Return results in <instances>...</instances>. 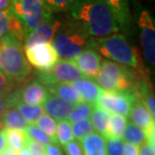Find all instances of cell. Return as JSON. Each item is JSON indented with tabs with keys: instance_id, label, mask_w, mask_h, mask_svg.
I'll return each mask as SVG.
<instances>
[{
	"instance_id": "e575fe53",
	"label": "cell",
	"mask_w": 155,
	"mask_h": 155,
	"mask_svg": "<svg viewBox=\"0 0 155 155\" xmlns=\"http://www.w3.org/2000/svg\"><path fill=\"white\" fill-rule=\"evenodd\" d=\"M64 148L67 155H84L82 144L78 140L70 141L69 143L64 145Z\"/></svg>"
},
{
	"instance_id": "83f0119b",
	"label": "cell",
	"mask_w": 155,
	"mask_h": 155,
	"mask_svg": "<svg viewBox=\"0 0 155 155\" xmlns=\"http://www.w3.org/2000/svg\"><path fill=\"white\" fill-rule=\"evenodd\" d=\"M71 128H72L73 137L78 141H82L83 139H85L89 135L94 133V128H93L91 121L89 119H84L74 122Z\"/></svg>"
},
{
	"instance_id": "7402d4cb",
	"label": "cell",
	"mask_w": 155,
	"mask_h": 155,
	"mask_svg": "<svg viewBox=\"0 0 155 155\" xmlns=\"http://www.w3.org/2000/svg\"><path fill=\"white\" fill-rule=\"evenodd\" d=\"M84 155H106L105 139L99 134L89 135L82 140Z\"/></svg>"
},
{
	"instance_id": "5bb4252c",
	"label": "cell",
	"mask_w": 155,
	"mask_h": 155,
	"mask_svg": "<svg viewBox=\"0 0 155 155\" xmlns=\"http://www.w3.org/2000/svg\"><path fill=\"white\" fill-rule=\"evenodd\" d=\"M5 35H10L21 43L25 39L22 24L13 14L11 8L0 11V38Z\"/></svg>"
},
{
	"instance_id": "60d3db41",
	"label": "cell",
	"mask_w": 155,
	"mask_h": 155,
	"mask_svg": "<svg viewBox=\"0 0 155 155\" xmlns=\"http://www.w3.org/2000/svg\"><path fill=\"white\" fill-rule=\"evenodd\" d=\"M12 1L13 0H0V11L10 9L12 5Z\"/></svg>"
},
{
	"instance_id": "ee69618b",
	"label": "cell",
	"mask_w": 155,
	"mask_h": 155,
	"mask_svg": "<svg viewBox=\"0 0 155 155\" xmlns=\"http://www.w3.org/2000/svg\"><path fill=\"white\" fill-rule=\"evenodd\" d=\"M18 155H30V152H29L28 148H27L26 146L23 147L22 149H21L19 152H18Z\"/></svg>"
},
{
	"instance_id": "2e32d148",
	"label": "cell",
	"mask_w": 155,
	"mask_h": 155,
	"mask_svg": "<svg viewBox=\"0 0 155 155\" xmlns=\"http://www.w3.org/2000/svg\"><path fill=\"white\" fill-rule=\"evenodd\" d=\"M42 107L43 111H45L49 117L58 121L67 120L74 108L73 104L54 95L48 96V98L43 102Z\"/></svg>"
},
{
	"instance_id": "f1b7e54d",
	"label": "cell",
	"mask_w": 155,
	"mask_h": 155,
	"mask_svg": "<svg viewBox=\"0 0 155 155\" xmlns=\"http://www.w3.org/2000/svg\"><path fill=\"white\" fill-rule=\"evenodd\" d=\"M94 109V106L92 104L85 103V102H81L74 106L72 112L70 113L69 117H68V121L70 123L77 122V121L88 119L91 117V114Z\"/></svg>"
},
{
	"instance_id": "f546056e",
	"label": "cell",
	"mask_w": 155,
	"mask_h": 155,
	"mask_svg": "<svg viewBox=\"0 0 155 155\" xmlns=\"http://www.w3.org/2000/svg\"><path fill=\"white\" fill-rule=\"evenodd\" d=\"M74 139L71 123L68 120H61L57 125V140L61 145H66Z\"/></svg>"
},
{
	"instance_id": "30bf717a",
	"label": "cell",
	"mask_w": 155,
	"mask_h": 155,
	"mask_svg": "<svg viewBox=\"0 0 155 155\" xmlns=\"http://www.w3.org/2000/svg\"><path fill=\"white\" fill-rule=\"evenodd\" d=\"M140 41L144 57L150 66L155 64V22L151 13L146 9L141 10L138 17Z\"/></svg>"
},
{
	"instance_id": "74e56055",
	"label": "cell",
	"mask_w": 155,
	"mask_h": 155,
	"mask_svg": "<svg viewBox=\"0 0 155 155\" xmlns=\"http://www.w3.org/2000/svg\"><path fill=\"white\" fill-rule=\"evenodd\" d=\"M123 155H139L138 146L126 142L125 144H123Z\"/></svg>"
},
{
	"instance_id": "d590c367",
	"label": "cell",
	"mask_w": 155,
	"mask_h": 155,
	"mask_svg": "<svg viewBox=\"0 0 155 155\" xmlns=\"http://www.w3.org/2000/svg\"><path fill=\"white\" fill-rule=\"evenodd\" d=\"M26 147L28 148L30 155H45V146H42L38 142L32 140L30 138H28V140L26 142Z\"/></svg>"
},
{
	"instance_id": "603a6c76",
	"label": "cell",
	"mask_w": 155,
	"mask_h": 155,
	"mask_svg": "<svg viewBox=\"0 0 155 155\" xmlns=\"http://www.w3.org/2000/svg\"><path fill=\"white\" fill-rule=\"evenodd\" d=\"M110 117L111 114L100 107H94L91 114V123L93 125V128L98 132L99 135H103V137L106 136Z\"/></svg>"
},
{
	"instance_id": "5b68a950",
	"label": "cell",
	"mask_w": 155,
	"mask_h": 155,
	"mask_svg": "<svg viewBox=\"0 0 155 155\" xmlns=\"http://www.w3.org/2000/svg\"><path fill=\"white\" fill-rule=\"evenodd\" d=\"M95 80L104 91L127 92L134 89L137 78L134 71L128 67L112 61H103Z\"/></svg>"
},
{
	"instance_id": "cb8c5ba5",
	"label": "cell",
	"mask_w": 155,
	"mask_h": 155,
	"mask_svg": "<svg viewBox=\"0 0 155 155\" xmlns=\"http://www.w3.org/2000/svg\"><path fill=\"white\" fill-rule=\"evenodd\" d=\"M122 139L124 142L137 145V146L142 145L146 141L144 131L141 128H139L138 126H136L132 121H127Z\"/></svg>"
},
{
	"instance_id": "d6a6232c",
	"label": "cell",
	"mask_w": 155,
	"mask_h": 155,
	"mask_svg": "<svg viewBox=\"0 0 155 155\" xmlns=\"http://www.w3.org/2000/svg\"><path fill=\"white\" fill-rule=\"evenodd\" d=\"M106 155H123V141L121 139L104 138Z\"/></svg>"
},
{
	"instance_id": "484cf974",
	"label": "cell",
	"mask_w": 155,
	"mask_h": 155,
	"mask_svg": "<svg viewBox=\"0 0 155 155\" xmlns=\"http://www.w3.org/2000/svg\"><path fill=\"white\" fill-rule=\"evenodd\" d=\"M126 123H127L126 117H123L121 115H115V114L111 115L109 124H108L106 136L104 138H115V139L122 138Z\"/></svg>"
},
{
	"instance_id": "d4e9b609",
	"label": "cell",
	"mask_w": 155,
	"mask_h": 155,
	"mask_svg": "<svg viewBox=\"0 0 155 155\" xmlns=\"http://www.w3.org/2000/svg\"><path fill=\"white\" fill-rule=\"evenodd\" d=\"M13 107L16 108V110L24 118V120L28 123V125H33L35 121L45 112L40 106H31V105H27L21 101L15 102Z\"/></svg>"
},
{
	"instance_id": "277c9868",
	"label": "cell",
	"mask_w": 155,
	"mask_h": 155,
	"mask_svg": "<svg viewBox=\"0 0 155 155\" xmlns=\"http://www.w3.org/2000/svg\"><path fill=\"white\" fill-rule=\"evenodd\" d=\"M92 38L83 27L68 18L63 20L61 27L54 35L51 45L63 60L74 61L81 52L90 48Z\"/></svg>"
},
{
	"instance_id": "836d02e7",
	"label": "cell",
	"mask_w": 155,
	"mask_h": 155,
	"mask_svg": "<svg viewBox=\"0 0 155 155\" xmlns=\"http://www.w3.org/2000/svg\"><path fill=\"white\" fill-rule=\"evenodd\" d=\"M15 90V83L0 71V97L6 98Z\"/></svg>"
},
{
	"instance_id": "4316f807",
	"label": "cell",
	"mask_w": 155,
	"mask_h": 155,
	"mask_svg": "<svg viewBox=\"0 0 155 155\" xmlns=\"http://www.w3.org/2000/svg\"><path fill=\"white\" fill-rule=\"evenodd\" d=\"M36 126L40 130H42L49 138L51 139L54 143H58L57 140V122L48 115H42L40 116L38 120L35 121Z\"/></svg>"
},
{
	"instance_id": "1f68e13d",
	"label": "cell",
	"mask_w": 155,
	"mask_h": 155,
	"mask_svg": "<svg viewBox=\"0 0 155 155\" xmlns=\"http://www.w3.org/2000/svg\"><path fill=\"white\" fill-rule=\"evenodd\" d=\"M51 13H60L68 11L75 0H42Z\"/></svg>"
},
{
	"instance_id": "7bdbcfd3",
	"label": "cell",
	"mask_w": 155,
	"mask_h": 155,
	"mask_svg": "<svg viewBox=\"0 0 155 155\" xmlns=\"http://www.w3.org/2000/svg\"><path fill=\"white\" fill-rule=\"evenodd\" d=\"M0 155H18V153L15 152V151L13 149H11V148L6 147L5 149L0 153Z\"/></svg>"
},
{
	"instance_id": "44dd1931",
	"label": "cell",
	"mask_w": 155,
	"mask_h": 155,
	"mask_svg": "<svg viewBox=\"0 0 155 155\" xmlns=\"http://www.w3.org/2000/svg\"><path fill=\"white\" fill-rule=\"evenodd\" d=\"M2 125L4 128L9 129H17L24 131L27 127L28 123L24 120L21 114L14 107H7L2 115Z\"/></svg>"
},
{
	"instance_id": "52a82bcc",
	"label": "cell",
	"mask_w": 155,
	"mask_h": 155,
	"mask_svg": "<svg viewBox=\"0 0 155 155\" xmlns=\"http://www.w3.org/2000/svg\"><path fill=\"white\" fill-rule=\"evenodd\" d=\"M35 78V81L48 88L57 83L72 84L75 81L86 77L78 69L74 61L58 60L54 68L48 72H36Z\"/></svg>"
},
{
	"instance_id": "ab89813d",
	"label": "cell",
	"mask_w": 155,
	"mask_h": 155,
	"mask_svg": "<svg viewBox=\"0 0 155 155\" xmlns=\"http://www.w3.org/2000/svg\"><path fill=\"white\" fill-rule=\"evenodd\" d=\"M8 107V103H7V99L6 98H1L0 97V130H3L4 127L2 125V115H3V112L5 111L6 108Z\"/></svg>"
},
{
	"instance_id": "9a60e30c",
	"label": "cell",
	"mask_w": 155,
	"mask_h": 155,
	"mask_svg": "<svg viewBox=\"0 0 155 155\" xmlns=\"http://www.w3.org/2000/svg\"><path fill=\"white\" fill-rule=\"evenodd\" d=\"M17 95L19 101L23 103L31 106H39L48 98V92L45 86L35 80L17 90Z\"/></svg>"
},
{
	"instance_id": "8fae6325",
	"label": "cell",
	"mask_w": 155,
	"mask_h": 155,
	"mask_svg": "<svg viewBox=\"0 0 155 155\" xmlns=\"http://www.w3.org/2000/svg\"><path fill=\"white\" fill-rule=\"evenodd\" d=\"M63 20L60 18L51 16L48 20L42 22L40 25L35 27L31 32H29L24 39V48H29L39 43L51 42L55 32L61 25Z\"/></svg>"
},
{
	"instance_id": "4dcf8cb0",
	"label": "cell",
	"mask_w": 155,
	"mask_h": 155,
	"mask_svg": "<svg viewBox=\"0 0 155 155\" xmlns=\"http://www.w3.org/2000/svg\"><path fill=\"white\" fill-rule=\"evenodd\" d=\"M25 130H26L25 132H26L27 136H28L30 139L38 142V143L41 144L42 146H46V145L49 143H54L51 139L49 138L42 130H40L38 126L28 125V127H27Z\"/></svg>"
},
{
	"instance_id": "4fadbf2b",
	"label": "cell",
	"mask_w": 155,
	"mask_h": 155,
	"mask_svg": "<svg viewBox=\"0 0 155 155\" xmlns=\"http://www.w3.org/2000/svg\"><path fill=\"white\" fill-rule=\"evenodd\" d=\"M74 63L82 74L89 79H95L100 71L102 60L95 49L87 48L74 60Z\"/></svg>"
},
{
	"instance_id": "7a4b0ae2",
	"label": "cell",
	"mask_w": 155,
	"mask_h": 155,
	"mask_svg": "<svg viewBox=\"0 0 155 155\" xmlns=\"http://www.w3.org/2000/svg\"><path fill=\"white\" fill-rule=\"evenodd\" d=\"M90 48L112 61L130 68L135 72L137 80H149V73L142 63L140 54L137 48L130 45L124 35L114 33L104 38H93Z\"/></svg>"
},
{
	"instance_id": "3957f363",
	"label": "cell",
	"mask_w": 155,
	"mask_h": 155,
	"mask_svg": "<svg viewBox=\"0 0 155 155\" xmlns=\"http://www.w3.org/2000/svg\"><path fill=\"white\" fill-rule=\"evenodd\" d=\"M0 71L18 84L27 82L31 75L22 43L10 35L0 38Z\"/></svg>"
},
{
	"instance_id": "ffe728a7",
	"label": "cell",
	"mask_w": 155,
	"mask_h": 155,
	"mask_svg": "<svg viewBox=\"0 0 155 155\" xmlns=\"http://www.w3.org/2000/svg\"><path fill=\"white\" fill-rule=\"evenodd\" d=\"M3 134H4L6 146L13 149L17 153L23 147L26 146V142L29 138L25 131L17 129L4 128L3 129Z\"/></svg>"
},
{
	"instance_id": "ac0fdd59",
	"label": "cell",
	"mask_w": 155,
	"mask_h": 155,
	"mask_svg": "<svg viewBox=\"0 0 155 155\" xmlns=\"http://www.w3.org/2000/svg\"><path fill=\"white\" fill-rule=\"evenodd\" d=\"M130 118H131L132 122L138 126L142 130H146L149 128L151 125H153L154 119L151 117L150 113L148 112L147 108L145 107L143 102L139 99L136 98L133 102L131 111H130Z\"/></svg>"
},
{
	"instance_id": "b9f144b4",
	"label": "cell",
	"mask_w": 155,
	"mask_h": 155,
	"mask_svg": "<svg viewBox=\"0 0 155 155\" xmlns=\"http://www.w3.org/2000/svg\"><path fill=\"white\" fill-rule=\"evenodd\" d=\"M6 142L4 138V134H3V130H0V153L5 149Z\"/></svg>"
},
{
	"instance_id": "e0dca14e",
	"label": "cell",
	"mask_w": 155,
	"mask_h": 155,
	"mask_svg": "<svg viewBox=\"0 0 155 155\" xmlns=\"http://www.w3.org/2000/svg\"><path fill=\"white\" fill-rule=\"evenodd\" d=\"M72 86L80 94L83 102L92 105L97 102V99L102 91L96 82L89 78H83V79L75 81L72 83Z\"/></svg>"
},
{
	"instance_id": "6da1fadb",
	"label": "cell",
	"mask_w": 155,
	"mask_h": 155,
	"mask_svg": "<svg viewBox=\"0 0 155 155\" xmlns=\"http://www.w3.org/2000/svg\"><path fill=\"white\" fill-rule=\"evenodd\" d=\"M69 18L92 38H104L120 31L112 13L102 0H75Z\"/></svg>"
},
{
	"instance_id": "f35d334b",
	"label": "cell",
	"mask_w": 155,
	"mask_h": 155,
	"mask_svg": "<svg viewBox=\"0 0 155 155\" xmlns=\"http://www.w3.org/2000/svg\"><path fill=\"white\" fill-rule=\"evenodd\" d=\"M139 155H155V147L151 146L145 141L143 144L140 145Z\"/></svg>"
},
{
	"instance_id": "9c48e42d",
	"label": "cell",
	"mask_w": 155,
	"mask_h": 155,
	"mask_svg": "<svg viewBox=\"0 0 155 155\" xmlns=\"http://www.w3.org/2000/svg\"><path fill=\"white\" fill-rule=\"evenodd\" d=\"M24 49L28 64L38 72H48L58 61V55L51 42L39 43Z\"/></svg>"
},
{
	"instance_id": "7c38bea8",
	"label": "cell",
	"mask_w": 155,
	"mask_h": 155,
	"mask_svg": "<svg viewBox=\"0 0 155 155\" xmlns=\"http://www.w3.org/2000/svg\"><path fill=\"white\" fill-rule=\"evenodd\" d=\"M113 15L120 30L128 31L132 24L130 0H102Z\"/></svg>"
},
{
	"instance_id": "ba28073f",
	"label": "cell",
	"mask_w": 155,
	"mask_h": 155,
	"mask_svg": "<svg viewBox=\"0 0 155 155\" xmlns=\"http://www.w3.org/2000/svg\"><path fill=\"white\" fill-rule=\"evenodd\" d=\"M136 99L134 90L127 92L104 91L102 90L97 99L98 107L108 111L109 113L129 117L133 102Z\"/></svg>"
},
{
	"instance_id": "d6986e66",
	"label": "cell",
	"mask_w": 155,
	"mask_h": 155,
	"mask_svg": "<svg viewBox=\"0 0 155 155\" xmlns=\"http://www.w3.org/2000/svg\"><path fill=\"white\" fill-rule=\"evenodd\" d=\"M48 92L51 95H54L55 97H58L63 100L69 102L71 104L81 103L82 98L77 90L72 86V84L68 83H57L54 85L48 87Z\"/></svg>"
},
{
	"instance_id": "8992f818",
	"label": "cell",
	"mask_w": 155,
	"mask_h": 155,
	"mask_svg": "<svg viewBox=\"0 0 155 155\" xmlns=\"http://www.w3.org/2000/svg\"><path fill=\"white\" fill-rule=\"evenodd\" d=\"M11 10L22 24L25 38L35 27L52 16L42 0H13Z\"/></svg>"
},
{
	"instance_id": "8d00e7d4",
	"label": "cell",
	"mask_w": 155,
	"mask_h": 155,
	"mask_svg": "<svg viewBox=\"0 0 155 155\" xmlns=\"http://www.w3.org/2000/svg\"><path fill=\"white\" fill-rule=\"evenodd\" d=\"M45 155H64L58 143H49L45 146Z\"/></svg>"
}]
</instances>
